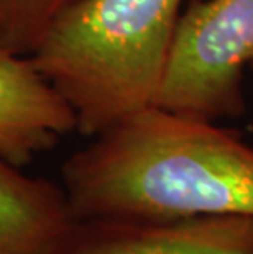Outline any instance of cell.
I'll return each mask as SVG.
<instances>
[{
  "instance_id": "5",
  "label": "cell",
  "mask_w": 253,
  "mask_h": 254,
  "mask_svg": "<svg viewBox=\"0 0 253 254\" xmlns=\"http://www.w3.org/2000/svg\"><path fill=\"white\" fill-rule=\"evenodd\" d=\"M73 129V109L31 58L0 46V156L23 167Z\"/></svg>"
},
{
  "instance_id": "8",
  "label": "cell",
  "mask_w": 253,
  "mask_h": 254,
  "mask_svg": "<svg viewBox=\"0 0 253 254\" xmlns=\"http://www.w3.org/2000/svg\"><path fill=\"white\" fill-rule=\"evenodd\" d=\"M249 69L253 72V59H252V63H250V66H249Z\"/></svg>"
},
{
  "instance_id": "6",
  "label": "cell",
  "mask_w": 253,
  "mask_h": 254,
  "mask_svg": "<svg viewBox=\"0 0 253 254\" xmlns=\"http://www.w3.org/2000/svg\"><path fill=\"white\" fill-rule=\"evenodd\" d=\"M74 223L63 187L0 156V254H55Z\"/></svg>"
},
{
  "instance_id": "1",
  "label": "cell",
  "mask_w": 253,
  "mask_h": 254,
  "mask_svg": "<svg viewBox=\"0 0 253 254\" xmlns=\"http://www.w3.org/2000/svg\"><path fill=\"white\" fill-rule=\"evenodd\" d=\"M92 138L61 169L76 220L253 217V146L239 131L152 105Z\"/></svg>"
},
{
  "instance_id": "7",
  "label": "cell",
  "mask_w": 253,
  "mask_h": 254,
  "mask_svg": "<svg viewBox=\"0 0 253 254\" xmlns=\"http://www.w3.org/2000/svg\"><path fill=\"white\" fill-rule=\"evenodd\" d=\"M76 0H0V46L30 55L46 26Z\"/></svg>"
},
{
  "instance_id": "4",
  "label": "cell",
  "mask_w": 253,
  "mask_h": 254,
  "mask_svg": "<svg viewBox=\"0 0 253 254\" xmlns=\"http://www.w3.org/2000/svg\"><path fill=\"white\" fill-rule=\"evenodd\" d=\"M55 254H253V217L76 220Z\"/></svg>"
},
{
  "instance_id": "3",
  "label": "cell",
  "mask_w": 253,
  "mask_h": 254,
  "mask_svg": "<svg viewBox=\"0 0 253 254\" xmlns=\"http://www.w3.org/2000/svg\"><path fill=\"white\" fill-rule=\"evenodd\" d=\"M252 59L253 0H189L155 105L211 122L240 118Z\"/></svg>"
},
{
  "instance_id": "2",
  "label": "cell",
  "mask_w": 253,
  "mask_h": 254,
  "mask_svg": "<svg viewBox=\"0 0 253 254\" xmlns=\"http://www.w3.org/2000/svg\"><path fill=\"white\" fill-rule=\"evenodd\" d=\"M184 0H76L46 26L30 53L95 136L155 105Z\"/></svg>"
}]
</instances>
